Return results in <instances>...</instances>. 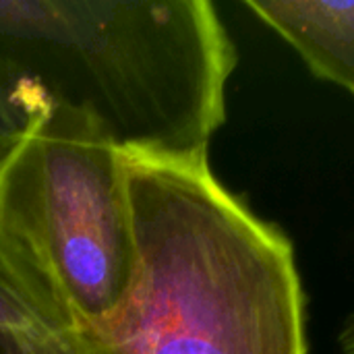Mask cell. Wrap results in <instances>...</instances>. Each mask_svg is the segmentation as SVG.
<instances>
[{
	"label": "cell",
	"mask_w": 354,
	"mask_h": 354,
	"mask_svg": "<svg viewBox=\"0 0 354 354\" xmlns=\"http://www.w3.org/2000/svg\"><path fill=\"white\" fill-rule=\"evenodd\" d=\"M338 346H340V354H354V311L340 326Z\"/></svg>",
	"instance_id": "obj_8"
},
{
	"label": "cell",
	"mask_w": 354,
	"mask_h": 354,
	"mask_svg": "<svg viewBox=\"0 0 354 354\" xmlns=\"http://www.w3.org/2000/svg\"><path fill=\"white\" fill-rule=\"evenodd\" d=\"M0 354H25V353H21L10 340H6V338H2L0 336Z\"/></svg>",
	"instance_id": "obj_9"
},
{
	"label": "cell",
	"mask_w": 354,
	"mask_h": 354,
	"mask_svg": "<svg viewBox=\"0 0 354 354\" xmlns=\"http://www.w3.org/2000/svg\"><path fill=\"white\" fill-rule=\"evenodd\" d=\"M239 54L207 0H0V83L89 116L124 156L207 164Z\"/></svg>",
	"instance_id": "obj_2"
},
{
	"label": "cell",
	"mask_w": 354,
	"mask_h": 354,
	"mask_svg": "<svg viewBox=\"0 0 354 354\" xmlns=\"http://www.w3.org/2000/svg\"><path fill=\"white\" fill-rule=\"evenodd\" d=\"M137 270L91 330L108 354H307L290 239L207 164L124 156Z\"/></svg>",
	"instance_id": "obj_1"
},
{
	"label": "cell",
	"mask_w": 354,
	"mask_h": 354,
	"mask_svg": "<svg viewBox=\"0 0 354 354\" xmlns=\"http://www.w3.org/2000/svg\"><path fill=\"white\" fill-rule=\"evenodd\" d=\"M79 332L50 280L0 220V336L37 354Z\"/></svg>",
	"instance_id": "obj_5"
},
{
	"label": "cell",
	"mask_w": 354,
	"mask_h": 354,
	"mask_svg": "<svg viewBox=\"0 0 354 354\" xmlns=\"http://www.w3.org/2000/svg\"><path fill=\"white\" fill-rule=\"evenodd\" d=\"M37 354H108V351L91 334L79 330Z\"/></svg>",
	"instance_id": "obj_7"
},
{
	"label": "cell",
	"mask_w": 354,
	"mask_h": 354,
	"mask_svg": "<svg viewBox=\"0 0 354 354\" xmlns=\"http://www.w3.org/2000/svg\"><path fill=\"white\" fill-rule=\"evenodd\" d=\"M8 93L27 124L0 166V220L77 328L91 330L120 307L137 270L122 153L89 116L35 89Z\"/></svg>",
	"instance_id": "obj_3"
},
{
	"label": "cell",
	"mask_w": 354,
	"mask_h": 354,
	"mask_svg": "<svg viewBox=\"0 0 354 354\" xmlns=\"http://www.w3.org/2000/svg\"><path fill=\"white\" fill-rule=\"evenodd\" d=\"M27 114L0 83V166L25 133Z\"/></svg>",
	"instance_id": "obj_6"
},
{
	"label": "cell",
	"mask_w": 354,
	"mask_h": 354,
	"mask_svg": "<svg viewBox=\"0 0 354 354\" xmlns=\"http://www.w3.org/2000/svg\"><path fill=\"white\" fill-rule=\"evenodd\" d=\"M245 6L284 37L315 77L354 95V2L245 0Z\"/></svg>",
	"instance_id": "obj_4"
}]
</instances>
